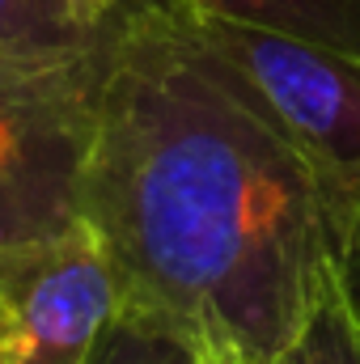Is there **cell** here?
Listing matches in <instances>:
<instances>
[{
    "label": "cell",
    "mask_w": 360,
    "mask_h": 364,
    "mask_svg": "<svg viewBox=\"0 0 360 364\" xmlns=\"http://www.w3.org/2000/svg\"><path fill=\"white\" fill-rule=\"evenodd\" d=\"M81 216L123 305L182 326L208 364H280L314 305L360 301V208L186 34L170 0L106 21Z\"/></svg>",
    "instance_id": "1"
},
{
    "label": "cell",
    "mask_w": 360,
    "mask_h": 364,
    "mask_svg": "<svg viewBox=\"0 0 360 364\" xmlns=\"http://www.w3.org/2000/svg\"><path fill=\"white\" fill-rule=\"evenodd\" d=\"M106 21L68 51L0 43V263L81 220Z\"/></svg>",
    "instance_id": "2"
},
{
    "label": "cell",
    "mask_w": 360,
    "mask_h": 364,
    "mask_svg": "<svg viewBox=\"0 0 360 364\" xmlns=\"http://www.w3.org/2000/svg\"><path fill=\"white\" fill-rule=\"evenodd\" d=\"M186 34L271 127L360 208V60L170 0Z\"/></svg>",
    "instance_id": "3"
},
{
    "label": "cell",
    "mask_w": 360,
    "mask_h": 364,
    "mask_svg": "<svg viewBox=\"0 0 360 364\" xmlns=\"http://www.w3.org/2000/svg\"><path fill=\"white\" fill-rule=\"evenodd\" d=\"M119 305L110 255L81 216L60 237L0 263L4 364H90Z\"/></svg>",
    "instance_id": "4"
},
{
    "label": "cell",
    "mask_w": 360,
    "mask_h": 364,
    "mask_svg": "<svg viewBox=\"0 0 360 364\" xmlns=\"http://www.w3.org/2000/svg\"><path fill=\"white\" fill-rule=\"evenodd\" d=\"M182 9L305 38L360 60V0H174Z\"/></svg>",
    "instance_id": "5"
},
{
    "label": "cell",
    "mask_w": 360,
    "mask_h": 364,
    "mask_svg": "<svg viewBox=\"0 0 360 364\" xmlns=\"http://www.w3.org/2000/svg\"><path fill=\"white\" fill-rule=\"evenodd\" d=\"M90 364H208L199 343L157 314L119 305L110 326L102 331Z\"/></svg>",
    "instance_id": "6"
},
{
    "label": "cell",
    "mask_w": 360,
    "mask_h": 364,
    "mask_svg": "<svg viewBox=\"0 0 360 364\" xmlns=\"http://www.w3.org/2000/svg\"><path fill=\"white\" fill-rule=\"evenodd\" d=\"M280 364H360V301L348 288L327 292Z\"/></svg>",
    "instance_id": "7"
},
{
    "label": "cell",
    "mask_w": 360,
    "mask_h": 364,
    "mask_svg": "<svg viewBox=\"0 0 360 364\" xmlns=\"http://www.w3.org/2000/svg\"><path fill=\"white\" fill-rule=\"evenodd\" d=\"M97 30H85L64 0H0V43L9 47L68 51V47H85Z\"/></svg>",
    "instance_id": "8"
},
{
    "label": "cell",
    "mask_w": 360,
    "mask_h": 364,
    "mask_svg": "<svg viewBox=\"0 0 360 364\" xmlns=\"http://www.w3.org/2000/svg\"><path fill=\"white\" fill-rule=\"evenodd\" d=\"M64 4L73 9V17H77L85 30H97L106 17H115V13H119V4H123V0H64Z\"/></svg>",
    "instance_id": "9"
},
{
    "label": "cell",
    "mask_w": 360,
    "mask_h": 364,
    "mask_svg": "<svg viewBox=\"0 0 360 364\" xmlns=\"http://www.w3.org/2000/svg\"><path fill=\"white\" fill-rule=\"evenodd\" d=\"M0 364H4V352H0Z\"/></svg>",
    "instance_id": "10"
}]
</instances>
